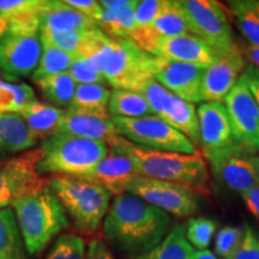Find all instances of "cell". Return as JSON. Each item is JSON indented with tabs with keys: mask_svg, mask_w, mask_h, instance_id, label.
<instances>
[{
	"mask_svg": "<svg viewBox=\"0 0 259 259\" xmlns=\"http://www.w3.org/2000/svg\"><path fill=\"white\" fill-rule=\"evenodd\" d=\"M223 102L236 142L251 153H255V142L259 135V107L244 74Z\"/></svg>",
	"mask_w": 259,
	"mask_h": 259,
	"instance_id": "13",
	"label": "cell"
},
{
	"mask_svg": "<svg viewBox=\"0 0 259 259\" xmlns=\"http://www.w3.org/2000/svg\"><path fill=\"white\" fill-rule=\"evenodd\" d=\"M12 209L30 255L40 254L69 226L63 205L48 185L16 200Z\"/></svg>",
	"mask_w": 259,
	"mask_h": 259,
	"instance_id": "4",
	"label": "cell"
},
{
	"mask_svg": "<svg viewBox=\"0 0 259 259\" xmlns=\"http://www.w3.org/2000/svg\"><path fill=\"white\" fill-rule=\"evenodd\" d=\"M141 93L154 115L181 132L194 147L200 148L198 114L193 103L184 101L155 79L149 80Z\"/></svg>",
	"mask_w": 259,
	"mask_h": 259,
	"instance_id": "10",
	"label": "cell"
},
{
	"mask_svg": "<svg viewBox=\"0 0 259 259\" xmlns=\"http://www.w3.org/2000/svg\"><path fill=\"white\" fill-rule=\"evenodd\" d=\"M232 259H259V234L252 227L245 226L244 240Z\"/></svg>",
	"mask_w": 259,
	"mask_h": 259,
	"instance_id": "41",
	"label": "cell"
},
{
	"mask_svg": "<svg viewBox=\"0 0 259 259\" xmlns=\"http://www.w3.org/2000/svg\"><path fill=\"white\" fill-rule=\"evenodd\" d=\"M85 259H115L112 251L109 250L108 246L101 239H94L90 241L87 250Z\"/></svg>",
	"mask_w": 259,
	"mask_h": 259,
	"instance_id": "43",
	"label": "cell"
},
{
	"mask_svg": "<svg viewBox=\"0 0 259 259\" xmlns=\"http://www.w3.org/2000/svg\"><path fill=\"white\" fill-rule=\"evenodd\" d=\"M139 177L134 162L126 155L111 150L90 173L80 178L100 185L108 190L111 194L126 193V190L135 178Z\"/></svg>",
	"mask_w": 259,
	"mask_h": 259,
	"instance_id": "19",
	"label": "cell"
},
{
	"mask_svg": "<svg viewBox=\"0 0 259 259\" xmlns=\"http://www.w3.org/2000/svg\"><path fill=\"white\" fill-rule=\"evenodd\" d=\"M134 162L139 177L179 184L196 193H209V171L202 155L160 151L141 147L124 137L108 144Z\"/></svg>",
	"mask_w": 259,
	"mask_h": 259,
	"instance_id": "3",
	"label": "cell"
},
{
	"mask_svg": "<svg viewBox=\"0 0 259 259\" xmlns=\"http://www.w3.org/2000/svg\"><path fill=\"white\" fill-rule=\"evenodd\" d=\"M10 31V25L4 16L0 14V41Z\"/></svg>",
	"mask_w": 259,
	"mask_h": 259,
	"instance_id": "49",
	"label": "cell"
},
{
	"mask_svg": "<svg viewBox=\"0 0 259 259\" xmlns=\"http://www.w3.org/2000/svg\"><path fill=\"white\" fill-rule=\"evenodd\" d=\"M248 160H250L252 166H253V168H254L255 176H257V180H258V185H259V156H258V155H254V154H250V156H248Z\"/></svg>",
	"mask_w": 259,
	"mask_h": 259,
	"instance_id": "50",
	"label": "cell"
},
{
	"mask_svg": "<svg viewBox=\"0 0 259 259\" xmlns=\"http://www.w3.org/2000/svg\"><path fill=\"white\" fill-rule=\"evenodd\" d=\"M156 57L167 60L200 65L208 69L220 59L211 47L193 34L176 37H162L158 42Z\"/></svg>",
	"mask_w": 259,
	"mask_h": 259,
	"instance_id": "18",
	"label": "cell"
},
{
	"mask_svg": "<svg viewBox=\"0 0 259 259\" xmlns=\"http://www.w3.org/2000/svg\"><path fill=\"white\" fill-rule=\"evenodd\" d=\"M118 134L141 147L160 151L194 155L199 150L184 136L156 115L142 118L111 116Z\"/></svg>",
	"mask_w": 259,
	"mask_h": 259,
	"instance_id": "7",
	"label": "cell"
},
{
	"mask_svg": "<svg viewBox=\"0 0 259 259\" xmlns=\"http://www.w3.org/2000/svg\"><path fill=\"white\" fill-rule=\"evenodd\" d=\"M242 74L245 76L248 88H250L252 95H253L255 102L259 107V69L255 67L254 65L248 64L246 65Z\"/></svg>",
	"mask_w": 259,
	"mask_h": 259,
	"instance_id": "44",
	"label": "cell"
},
{
	"mask_svg": "<svg viewBox=\"0 0 259 259\" xmlns=\"http://www.w3.org/2000/svg\"><path fill=\"white\" fill-rule=\"evenodd\" d=\"M38 139L17 113H0V154L25 153Z\"/></svg>",
	"mask_w": 259,
	"mask_h": 259,
	"instance_id": "24",
	"label": "cell"
},
{
	"mask_svg": "<svg viewBox=\"0 0 259 259\" xmlns=\"http://www.w3.org/2000/svg\"><path fill=\"white\" fill-rule=\"evenodd\" d=\"M240 51L244 58L251 61L250 64L254 65L255 67L259 69V47L253 46V45L250 44H246L242 46V48H240Z\"/></svg>",
	"mask_w": 259,
	"mask_h": 259,
	"instance_id": "46",
	"label": "cell"
},
{
	"mask_svg": "<svg viewBox=\"0 0 259 259\" xmlns=\"http://www.w3.org/2000/svg\"><path fill=\"white\" fill-rule=\"evenodd\" d=\"M245 8H247L250 11L259 17V0H241Z\"/></svg>",
	"mask_w": 259,
	"mask_h": 259,
	"instance_id": "48",
	"label": "cell"
},
{
	"mask_svg": "<svg viewBox=\"0 0 259 259\" xmlns=\"http://www.w3.org/2000/svg\"><path fill=\"white\" fill-rule=\"evenodd\" d=\"M48 0H0V14L10 30L40 31L41 16Z\"/></svg>",
	"mask_w": 259,
	"mask_h": 259,
	"instance_id": "23",
	"label": "cell"
},
{
	"mask_svg": "<svg viewBox=\"0 0 259 259\" xmlns=\"http://www.w3.org/2000/svg\"><path fill=\"white\" fill-rule=\"evenodd\" d=\"M191 32L206 42L219 56L235 53V44L223 6L215 0H179Z\"/></svg>",
	"mask_w": 259,
	"mask_h": 259,
	"instance_id": "8",
	"label": "cell"
},
{
	"mask_svg": "<svg viewBox=\"0 0 259 259\" xmlns=\"http://www.w3.org/2000/svg\"><path fill=\"white\" fill-rule=\"evenodd\" d=\"M250 154L254 153L239 144L210 162L215 176L229 189L241 194L258 185L254 168L248 160Z\"/></svg>",
	"mask_w": 259,
	"mask_h": 259,
	"instance_id": "17",
	"label": "cell"
},
{
	"mask_svg": "<svg viewBox=\"0 0 259 259\" xmlns=\"http://www.w3.org/2000/svg\"><path fill=\"white\" fill-rule=\"evenodd\" d=\"M192 259H221V258H219L218 255L212 253L211 251L203 250V251H194Z\"/></svg>",
	"mask_w": 259,
	"mask_h": 259,
	"instance_id": "47",
	"label": "cell"
},
{
	"mask_svg": "<svg viewBox=\"0 0 259 259\" xmlns=\"http://www.w3.org/2000/svg\"><path fill=\"white\" fill-rule=\"evenodd\" d=\"M163 3L164 0H143V2L137 3L135 17L138 29H142V30L153 29L155 19L163 6Z\"/></svg>",
	"mask_w": 259,
	"mask_h": 259,
	"instance_id": "40",
	"label": "cell"
},
{
	"mask_svg": "<svg viewBox=\"0 0 259 259\" xmlns=\"http://www.w3.org/2000/svg\"><path fill=\"white\" fill-rule=\"evenodd\" d=\"M216 222L208 218L191 219L185 227L187 241L197 251L206 250L216 231Z\"/></svg>",
	"mask_w": 259,
	"mask_h": 259,
	"instance_id": "36",
	"label": "cell"
},
{
	"mask_svg": "<svg viewBox=\"0 0 259 259\" xmlns=\"http://www.w3.org/2000/svg\"><path fill=\"white\" fill-rule=\"evenodd\" d=\"M194 251L186 239L185 226L177 223L156 247L135 259H192Z\"/></svg>",
	"mask_w": 259,
	"mask_h": 259,
	"instance_id": "27",
	"label": "cell"
},
{
	"mask_svg": "<svg viewBox=\"0 0 259 259\" xmlns=\"http://www.w3.org/2000/svg\"><path fill=\"white\" fill-rule=\"evenodd\" d=\"M126 193L135 194L177 218H187L198 210L197 193L179 184L137 177L131 181Z\"/></svg>",
	"mask_w": 259,
	"mask_h": 259,
	"instance_id": "11",
	"label": "cell"
},
{
	"mask_svg": "<svg viewBox=\"0 0 259 259\" xmlns=\"http://www.w3.org/2000/svg\"><path fill=\"white\" fill-rule=\"evenodd\" d=\"M88 31H69L64 32V34L48 35V36H41L40 35V37L51 42L53 46L58 47L59 50L67 52V53L76 57L80 47L83 46L84 41H85Z\"/></svg>",
	"mask_w": 259,
	"mask_h": 259,
	"instance_id": "39",
	"label": "cell"
},
{
	"mask_svg": "<svg viewBox=\"0 0 259 259\" xmlns=\"http://www.w3.org/2000/svg\"><path fill=\"white\" fill-rule=\"evenodd\" d=\"M0 259H27L23 238L11 208L0 210Z\"/></svg>",
	"mask_w": 259,
	"mask_h": 259,
	"instance_id": "28",
	"label": "cell"
},
{
	"mask_svg": "<svg viewBox=\"0 0 259 259\" xmlns=\"http://www.w3.org/2000/svg\"><path fill=\"white\" fill-rule=\"evenodd\" d=\"M85 240L82 236L66 233L57 238L45 259H85Z\"/></svg>",
	"mask_w": 259,
	"mask_h": 259,
	"instance_id": "34",
	"label": "cell"
},
{
	"mask_svg": "<svg viewBox=\"0 0 259 259\" xmlns=\"http://www.w3.org/2000/svg\"><path fill=\"white\" fill-rule=\"evenodd\" d=\"M97 28H100L97 22L76 11L64 0H48L46 9L41 16L40 35L48 36L69 31H88Z\"/></svg>",
	"mask_w": 259,
	"mask_h": 259,
	"instance_id": "20",
	"label": "cell"
},
{
	"mask_svg": "<svg viewBox=\"0 0 259 259\" xmlns=\"http://www.w3.org/2000/svg\"><path fill=\"white\" fill-rule=\"evenodd\" d=\"M41 157L38 148L0 162V210L48 185L37 168Z\"/></svg>",
	"mask_w": 259,
	"mask_h": 259,
	"instance_id": "9",
	"label": "cell"
},
{
	"mask_svg": "<svg viewBox=\"0 0 259 259\" xmlns=\"http://www.w3.org/2000/svg\"><path fill=\"white\" fill-rule=\"evenodd\" d=\"M242 199L247 205L248 210H250L252 215L259 221V185H257L253 189L247 191V192L242 193Z\"/></svg>",
	"mask_w": 259,
	"mask_h": 259,
	"instance_id": "45",
	"label": "cell"
},
{
	"mask_svg": "<svg viewBox=\"0 0 259 259\" xmlns=\"http://www.w3.org/2000/svg\"><path fill=\"white\" fill-rule=\"evenodd\" d=\"M103 11L99 27L106 35L113 38L131 41L137 30L135 11L136 0H101L99 2Z\"/></svg>",
	"mask_w": 259,
	"mask_h": 259,
	"instance_id": "21",
	"label": "cell"
},
{
	"mask_svg": "<svg viewBox=\"0 0 259 259\" xmlns=\"http://www.w3.org/2000/svg\"><path fill=\"white\" fill-rule=\"evenodd\" d=\"M255 149H257V150H259V135H258L257 142H255Z\"/></svg>",
	"mask_w": 259,
	"mask_h": 259,
	"instance_id": "51",
	"label": "cell"
},
{
	"mask_svg": "<svg viewBox=\"0 0 259 259\" xmlns=\"http://www.w3.org/2000/svg\"><path fill=\"white\" fill-rule=\"evenodd\" d=\"M41 38V37H40ZM42 54L38 66L32 73V80H37L45 77L67 72L74 60V56L59 50L51 42L41 38Z\"/></svg>",
	"mask_w": 259,
	"mask_h": 259,
	"instance_id": "32",
	"label": "cell"
},
{
	"mask_svg": "<svg viewBox=\"0 0 259 259\" xmlns=\"http://www.w3.org/2000/svg\"><path fill=\"white\" fill-rule=\"evenodd\" d=\"M245 236V226H226L216 235L215 253L221 259H232L236 254Z\"/></svg>",
	"mask_w": 259,
	"mask_h": 259,
	"instance_id": "37",
	"label": "cell"
},
{
	"mask_svg": "<svg viewBox=\"0 0 259 259\" xmlns=\"http://www.w3.org/2000/svg\"><path fill=\"white\" fill-rule=\"evenodd\" d=\"M58 134L76 136L92 141H101L107 143V145L120 137L111 119H101L69 111L65 112Z\"/></svg>",
	"mask_w": 259,
	"mask_h": 259,
	"instance_id": "22",
	"label": "cell"
},
{
	"mask_svg": "<svg viewBox=\"0 0 259 259\" xmlns=\"http://www.w3.org/2000/svg\"><path fill=\"white\" fill-rule=\"evenodd\" d=\"M34 100L35 93L28 84H12L0 80V113L19 114Z\"/></svg>",
	"mask_w": 259,
	"mask_h": 259,
	"instance_id": "33",
	"label": "cell"
},
{
	"mask_svg": "<svg viewBox=\"0 0 259 259\" xmlns=\"http://www.w3.org/2000/svg\"><path fill=\"white\" fill-rule=\"evenodd\" d=\"M205 71L206 67L200 65L156 57L154 78L184 101L197 103L202 101L200 89Z\"/></svg>",
	"mask_w": 259,
	"mask_h": 259,
	"instance_id": "15",
	"label": "cell"
},
{
	"mask_svg": "<svg viewBox=\"0 0 259 259\" xmlns=\"http://www.w3.org/2000/svg\"><path fill=\"white\" fill-rule=\"evenodd\" d=\"M40 173L82 178L90 173L109 153L107 143L101 141L56 134L44 139Z\"/></svg>",
	"mask_w": 259,
	"mask_h": 259,
	"instance_id": "6",
	"label": "cell"
},
{
	"mask_svg": "<svg viewBox=\"0 0 259 259\" xmlns=\"http://www.w3.org/2000/svg\"><path fill=\"white\" fill-rule=\"evenodd\" d=\"M41 93L57 106L69 109L76 93L77 83L69 72H63L35 80Z\"/></svg>",
	"mask_w": 259,
	"mask_h": 259,
	"instance_id": "31",
	"label": "cell"
},
{
	"mask_svg": "<svg viewBox=\"0 0 259 259\" xmlns=\"http://www.w3.org/2000/svg\"><path fill=\"white\" fill-rule=\"evenodd\" d=\"M111 94L101 84H77L72 103L66 111L101 119H111L108 111Z\"/></svg>",
	"mask_w": 259,
	"mask_h": 259,
	"instance_id": "26",
	"label": "cell"
},
{
	"mask_svg": "<svg viewBox=\"0 0 259 259\" xmlns=\"http://www.w3.org/2000/svg\"><path fill=\"white\" fill-rule=\"evenodd\" d=\"M37 139H46L58 134L65 111L48 103L31 101L19 113Z\"/></svg>",
	"mask_w": 259,
	"mask_h": 259,
	"instance_id": "25",
	"label": "cell"
},
{
	"mask_svg": "<svg viewBox=\"0 0 259 259\" xmlns=\"http://www.w3.org/2000/svg\"><path fill=\"white\" fill-rule=\"evenodd\" d=\"M42 54L38 31L10 30L0 41V71L9 79H18L35 72Z\"/></svg>",
	"mask_w": 259,
	"mask_h": 259,
	"instance_id": "12",
	"label": "cell"
},
{
	"mask_svg": "<svg viewBox=\"0 0 259 259\" xmlns=\"http://www.w3.org/2000/svg\"><path fill=\"white\" fill-rule=\"evenodd\" d=\"M246 67V61L241 51L221 56L209 66L204 74L200 97L202 101L221 103L234 88Z\"/></svg>",
	"mask_w": 259,
	"mask_h": 259,
	"instance_id": "16",
	"label": "cell"
},
{
	"mask_svg": "<svg viewBox=\"0 0 259 259\" xmlns=\"http://www.w3.org/2000/svg\"><path fill=\"white\" fill-rule=\"evenodd\" d=\"M76 57L92 60L114 89L142 92L149 80L155 79L156 57L132 41L108 36L100 28L88 31Z\"/></svg>",
	"mask_w": 259,
	"mask_h": 259,
	"instance_id": "2",
	"label": "cell"
},
{
	"mask_svg": "<svg viewBox=\"0 0 259 259\" xmlns=\"http://www.w3.org/2000/svg\"><path fill=\"white\" fill-rule=\"evenodd\" d=\"M153 29L161 38L192 34L179 0H164L163 6L155 19Z\"/></svg>",
	"mask_w": 259,
	"mask_h": 259,
	"instance_id": "29",
	"label": "cell"
},
{
	"mask_svg": "<svg viewBox=\"0 0 259 259\" xmlns=\"http://www.w3.org/2000/svg\"><path fill=\"white\" fill-rule=\"evenodd\" d=\"M235 17V24L250 45L259 47V17L245 8L241 0L228 3Z\"/></svg>",
	"mask_w": 259,
	"mask_h": 259,
	"instance_id": "35",
	"label": "cell"
},
{
	"mask_svg": "<svg viewBox=\"0 0 259 259\" xmlns=\"http://www.w3.org/2000/svg\"><path fill=\"white\" fill-rule=\"evenodd\" d=\"M170 216L131 193L115 196L105 219L103 235L118 251L135 257L148 253L170 229Z\"/></svg>",
	"mask_w": 259,
	"mask_h": 259,
	"instance_id": "1",
	"label": "cell"
},
{
	"mask_svg": "<svg viewBox=\"0 0 259 259\" xmlns=\"http://www.w3.org/2000/svg\"><path fill=\"white\" fill-rule=\"evenodd\" d=\"M197 114L200 149L209 162L240 144L233 135L231 121L222 103H202L197 109Z\"/></svg>",
	"mask_w": 259,
	"mask_h": 259,
	"instance_id": "14",
	"label": "cell"
},
{
	"mask_svg": "<svg viewBox=\"0 0 259 259\" xmlns=\"http://www.w3.org/2000/svg\"><path fill=\"white\" fill-rule=\"evenodd\" d=\"M108 111L111 116L121 118H142L154 115L143 94L132 90H113L109 99Z\"/></svg>",
	"mask_w": 259,
	"mask_h": 259,
	"instance_id": "30",
	"label": "cell"
},
{
	"mask_svg": "<svg viewBox=\"0 0 259 259\" xmlns=\"http://www.w3.org/2000/svg\"><path fill=\"white\" fill-rule=\"evenodd\" d=\"M48 186L82 234H93L99 229L109 209L111 192L100 184L69 176H54Z\"/></svg>",
	"mask_w": 259,
	"mask_h": 259,
	"instance_id": "5",
	"label": "cell"
},
{
	"mask_svg": "<svg viewBox=\"0 0 259 259\" xmlns=\"http://www.w3.org/2000/svg\"><path fill=\"white\" fill-rule=\"evenodd\" d=\"M67 72L77 84H101L103 85V82L106 80L96 65L92 60L82 57L74 58Z\"/></svg>",
	"mask_w": 259,
	"mask_h": 259,
	"instance_id": "38",
	"label": "cell"
},
{
	"mask_svg": "<svg viewBox=\"0 0 259 259\" xmlns=\"http://www.w3.org/2000/svg\"><path fill=\"white\" fill-rule=\"evenodd\" d=\"M64 2L71 8H73L76 11L97 22V24H99L103 11L102 6L100 5L99 2H95V0H64Z\"/></svg>",
	"mask_w": 259,
	"mask_h": 259,
	"instance_id": "42",
	"label": "cell"
}]
</instances>
